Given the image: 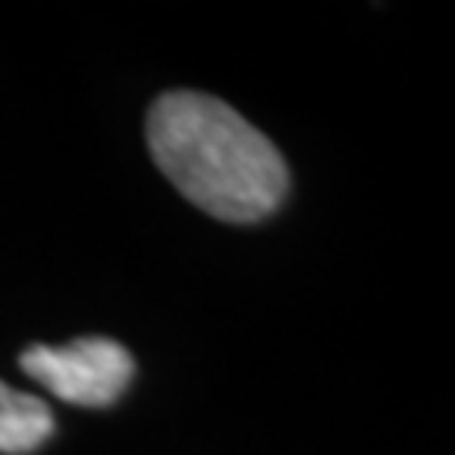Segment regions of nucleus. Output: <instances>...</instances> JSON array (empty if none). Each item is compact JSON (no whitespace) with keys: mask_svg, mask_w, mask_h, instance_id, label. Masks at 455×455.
I'll return each instance as SVG.
<instances>
[{"mask_svg":"<svg viewBox=\"0 0 455 455\" xmlns=\"http://www.w3.org/2000/svg\"><path fill=\"white\" fill-rule=\"evenodd\" d=\"M146 139L165 180L193 206L227 223L267 220L291 186L280 148L236 108L203 92L156 98Z\"/></svg>","mask_w":455,"mask_h":455,"instance_id":"nucleus-1","label":"nucleus"},{"mask_svg":"<svg viewBox=\"0 0 455 455\" xmlns=\"http://www.w3.org/2000/svg\"><path fill=\"white\" fill-rule=\"evenodd\" d=\"M20 371L68 405L105 408L129 388L135 361L112 338H75L71 344H31L20 351Z\"/></svg>","mask_w":455,"mask_h":455,"instance_id":"nucleus-2","label":"nucleus"},{"mask_svg":"<svg viewBox=\"0 0 455 455\" xmlns=\"http://www.w3.org/2000/svg\"><path fill=\"white\" fill-rule=\"evenodd\" d=\"M51 435H54V415L48 402L0 381V452H34Z\"/></svg>","mask_w":455,"mask_h":455,"instance_id":"nucleus-3","label":"nucleus"}]
</instances>
